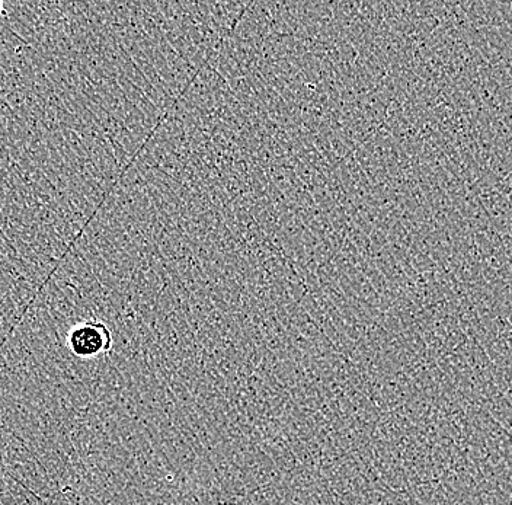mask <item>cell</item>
Returning <instances> with one entry per match:
<instances>
[{
    "mask_svg": "<svg viewBox=\"0 0 512 505\" xmlns=\"http://www.w3.org/2000/svg\"><path fill=\"white\" fill-rule=\"evenodd\" d=\"M112 334L104 322L96 319L79 322L67 334V348L80 359H92L112 348Z\"/></svg>",
    "mask_w": 512,
    "mask_h": 505,
    "instance_id": "cell-1",
    "label": "cell"
},
{
    "mask_svg": "<svg viewBox=\"0 0 512 505\" xmlns=\"http://www.w3.org/2000/svg\"><path fill=\"white\" fill-rule=\"evenodd\" d=\"M8 12H6L5 3L0 2V17H6Z\"/></svg>",
    "mask_w": 512,
    "mask_h": 505,
    "instance_id": "cell-2",
    "label": "cell"
}]
</instances>
